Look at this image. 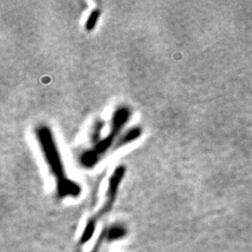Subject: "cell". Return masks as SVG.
<instances>
[{"label": "cell", "instance_id": "6da1fadb", "mask_svg": "<svg viewBox=\"0 0 252 252\" xmlns=\"http://www.w3.org/2000/svg\"><path fill=\"white\" fill-rule=\"evenodd\" d=\"M36 137L44 154L46 162L56 181L58 195L61 197H76L80 195L81 186L66 177L61 155L58 152L51 130L47 126H40L36 129Z\"/></svg>", "mask_w": 252, "mask_h": 252}, {"label": "cell", "instance_id": "7a4b0ae2", "mask_svg": "<svg viewBox=\"0 0 252 252\" xmlns=\"http://www.w3.org/2000/svg\"><path fill=\"white\" fill-rule=\"evenodd\" d=\"M129 117L130 111L128 108H119L114 112V115L111 119V128L109 134L104 139L96 143L93 149L81 155V165L86 168H92L96 163H98L104 158V156L107 155V153L114 144V141L117 138L123 126L128 122Z\"/></svg>", "mask_w": 252, "mask_h": 252}, {"label": "cell", "instance_id": "3957f363", "mask_svg": "<svg viewBox=\"0 0 252 252\" xmlns=\"http://www.w3.org/2000/svg\"><path fill=\"white\" fill-rule=\"evenodd\" d=\"M125 173H126L125 166L121 165V166H118L117 168L115 169L114 173H113V175L111 176V178L109 180V183H108V190H107L105 205H104V207L100 209L98 213L93 217L92 219H90V220L88 221L86 228L84 230L83 235L81 237V242L82 243H85L86 241H88L90 239L91 236L94 234L96 221L103 215L108 213V211L110 210V208L112 207V205H113L114 200H115V197H116V194H117L118 188H119V186H120V184H121V182L123 180V178L125 176Z\"/></svg>", "mask_w": 252, "mask_h": 252}, {"label": "cell", "instance_id": "277c9868", "mask_svg": "<svg viewBox=\"0 0 252 252\" xmlns=\"http://www.w3.org/2000/svg\"><path fill=\"white\" fill-rule=\"evenodd\" d=\"M100 14H101V12H100L99 9H95L91 13L89 18L87 19L86 25H85V27H86L87 30H93L95 27L96 23L99 19Z\"/></svg>", "mask_w": 252, "mask_h": 252}, {"label": "cell", "instance_id": "5b68a950", "mask_svg": "<svg viewBox=\"0 0 252 252\" xmlns=\"http://www.w3.org/2000/svg\"><path fill=\"white\" fill-rule=\"evenodd\" d=\"M102 127H103V125H102V123H101V122H97V123H96V125L94 126L93 133H92V139H93L94 141L98 140L100 133H101V130H102Z\"/></svg>", "mask_w": 252, "mask_h": 252}]
</instances>
